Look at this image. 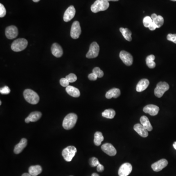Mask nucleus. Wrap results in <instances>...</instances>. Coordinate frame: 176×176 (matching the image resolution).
Returning <instances> with one entry per match:
<instances>
[{
  "instance_id": "nucleus-1",
  "label": "nucleus",
  "mask_w": 176,
  "mask_h": 176,
  "mask_svg": "<svg viewBox=\"0 0 176 176\" xmlns=\"http://www.w3.org/2000/svg\"><path fill=\"white\" fill-rule=\"evenodd\" d=\"M77 115L74 113H70L66 115L63 121V127L66 130H70L74 128L77 122Z\"/></svg>"
},
{
  "instance_id": "nucleus-2",
  "label": "nucleus",
  "mask_w": 176,
  "mask_h": 176,
  "mask_svg": "<svg viewBox=\"0 0 176 176\" xmlns=\"http://www.w3.org/2000/svg\"><path fill=\"white\" fill-rule=\"evenodd\" d=\"M109 7V2L107 0H97L91 6V11L93 13L105 11Z\"/></svg>"
},
{
  "instance_id": "nucleus-3",
  "label": "nucleus",
  "mask_w": 176,
  "mask_h": 176,
  "mask_svg": "<svg viewBox=\"0 0 176 176\" xmlns=\"http://www.w3.org/2000/svg\"><path fill=\"white\" fill-rule=\"evenodd\" d=\"M24 97L25 99L29 103L31 104H36L39 102V97L35 92L31 89H26L24 92Z\"/></svg>"
},
{
  "instance_id": "nucleus-4",
  "label": "nucleus",
  "mask_w": 176,
  "mask_h": 176,
  "mask_svg": "<svg viewBox=\"0 0 176 176\" xmlns=\"http://www.w3.org/2000/svg\"><path fill=\"white\" fill-rule=\"evenodd\" d=\"M28 41L24 38H19L13 42L11 48L13 51L19 52L23 51L28 46Z\"/></svg>"
},
{
  "instance_id": "nucleus-5",
  "label": "nucleus",
  "mask_w": 176,
  "mask_h": 176,
  "mask_svg": "<svg viewBox=\"0 0 176 176\" xmlns=\"http://www.w3.org/2000/svg\"><path fill=\"white\" fill-rule=\"evenodd\" d=\"M77 152V149L74 146H68L63 150L62 155L64 159L68 162L71 161Z\"/></svg>"
},
{
  "instance_id": "nucleus-6",
  "label": "nucleus",
  "mask_w": 176,
  "mask_h": 176,
  "mask_svg": "<svg viewBox=\"0 0 176 176\" xmlns=\"http://www.w3.org/2000/svg\"><path fill=\"white\" fill-rule=\"evenodd\" d=\"M169 89V85L165 82H159L154 90L155 95L159 98L161 97L165 92Z\"/></svg>"
},
{
  "instance_id": "nucleus-7",
  "label": "nucleus",
  "mask_w": 176,
  "mask_h": 176,
  "mask_svg": "<svg viewBox=\"0 0 176 176\" xmlns=\"http://www.w3.org/2000/svg\"><path fill=\"white\" fill-rule=\"evenodd\" d=\"M99 45L97 42H94L90 45L89 51L86 54V57L89 59L96 58L99 54Z\"/></svg>"
},
{
  "instance_id": "nucleus-8",
  "label": "nucleus",
  "mask_w": 176,
  "mask_h": 176,
  "mask_svg": "<svg viewBox=\"0 0 176 176\" xmlns=\"http://www.w3.org/2000/svg\"><path fill=\"white\" fill-rule=\"evenodd\" d=\"M81 34V29L79 22L74 21L71 25L70 29V36L71 38L74 39H78Z\"/></svg>"
},
{
  "instance_id": "nucleus-9",
  "label": "nucleus",
  "mask_w": 176,
  "mask_h": 176,
  "mask_svg": "<svg viewBox=\"0 0 176 176\" xmlns=\"http://www.w3.org/2000/svg\"><path fill=\"white\" fill-rule=\"evenodd\" d=\"M120 58L121 59L126 66H130L132 65L133 62V58L131 54L125 51H122L120 53Z\"/></svg>"
},
{
  "instance_id": "nucleus-10",
  "label": "nucleus",
  "mask_w": 176,
  "mask_h": 176,
  "mask_svg": "<svg viewBox=\"0 0 176 176\" xmlns=\"http://www.w3.org/2000/svg\"><path fill=\"white\" fill-rule=\"evenodd\" d=\"M6 37L9 39H13L16 38L18 35V30L16 26L11 25L6 28L5 31Z\"/></svg>"
},
{
  "instance_id": "nucleus-11",
  "label": "nucleus",
  "mask_w": 176,
  "mask_h": 176,
  "mask_svg": "<svg viewBox=\"0 0 176 176\" xmlns=\"http://www.w3.org/2000/svg\"><path fill=\"white\" fill-rule=\"evenodd\" d=\"M132 171V166L129 163H125L120 167L119 176H128Z\"/></svg>"
},
{
  "instance_id": "nucleus-12",
  "label": "nucleus",
  "mask_w": 176,
  "mask_h": 176,
  "mask_svg": "<svg viewBox=\"0 0 176 176\" xmlns=\"http://www.w3.org/2000/svg\"><path fill=\"white\" fill-rule=\"evenodd\" d=\"M168 162L165 159H161L157 162L153 164L151 166L153 170L155 172H159L167 166Z\"/></svg>"
},
{
  "instance_id": "nucleus-13",
  "label": "nucleus",
  "mask_w": 176,
  "mask_h": 176,
  "mask_svg": "<svg viewBox=\"0 0 176 176\" xmlns=\"http://www.w3.org/2000/svg\"><path fill=\"white\" fill-rule=\"evenodd\" d=\"M102 149L104 153L110 156H114L116 154V150L112 144L106 143L102 145Z\"/></svg>"
},
{
  "instance_id": "nucleus-14",
  "label": "nucleus",
  "mask_w": 176,
  "mask_h": 176,
  "mask_svg": "<svg viewBox=\"0 0 176 176\" xmlns=\"http://www.w3.org/2000/svg\"><path fill=\"white\" fill-rule=\"evenodd\" d=\"M75 9L74 6H71L67 8L64 14L63 20L65 22H69L74 17Z\"/></svg>"
},
{
  "instance_id": "nucleus-15",
  "label": "nucleus",
  "mask_w": 176,
  "mask_h": 176,
  "mask_svg": "<svg viewBox=\"0 0 176 176\" xmlns=\"http://www.w3.org/2000/svg\"><path fill=\"white\" fill-rule=\"evenodd\" d=\"M143 110L144 113L149 114L152 116H155L158 114L160 109L159 107L156 105L151 104V105H146L144 107Z\"/></svg>"
},
{
  "instance_id": "nucleus-16",
  "label": "nucleus",
  "mask_w": 176,
  "mask_h": 176,
  "mask_svg": "<svg viewBox=\"0 0 176 176\" xmlns=\"http://www.w3.org/2000/svg\"><path fill=\"white\" fill-rule=\"evenodd\" d=\"M52 54L56 57H61L63 54L62 48L57 43H54L51 48Z\"/></svg>"
},
{
  "instance_id": "nucleus-17",
  "label": "nucleus",
  "mask_w": 176,
  "mask_h": 176,
  "mask_svg": "<svg viewBox=\"0 0 176 176\" xmlns=\"http://www.w3.org/2000/svg\"><path fill=\"white\" fill-rule=\"evenodd\" d=\"M42 116V113L38 111L32 112L25 119V122L29 123L30 122H36L40 119Z\"/></svg>"
},
{
  "instance_id": "nucleus-18",
  "label": "nucleus",
  "mask_w": 176,
  "mask_h": 176,
  "mask_svg": "<svg viewBox=\"0 0 176 176\" xmlns=\"http://www.w3.org/2000/svg\"><path fill=\"white\" fill-rule=\"evenodd\" d=\"M28 141L26 138H22L18 144L16 145L14 149V152L16 154H19L23 151L27 146Z\"/></svg>"
},
{
  "instance_id": "nucleus-19",
  "label": "nucleus",
  "mask_w": 176,
  "mask_h": 176,
  "mask_svg": "<svg viewBox=\"0 0 176 176\" xmlns=\"http://www.w3.org/2000/svg\"><path fill=\"white\" fill-rule=\"evenodd\" d=\"M133 129L135 131L143 138H146L148 136V133L144 127L141 124H137L133 127Z\"/></svg>"
},
{
  "instance_id": "nucleus-20",
  "label": "nucleus",
  "mask_w": 176,
  "mask_h": 176,
  "mask_svg": "<svg viewBox=\"0 0 176 176\" xmlns=\"http://www.w3.org/2000/svg\"><path fill=\"white\" fill-rule=\"evenodd\" d=\"M149 85V81L147 79H142L139 81L136 87V90L138 92H142L146 90Z\"/></svg>"
},
{
  "instance_id": "nucleus-21",
  "label": "nucleus",
  "mask_w": 176,
  "mask_h": 176,
  "mask_svg": "<svg viewBox=\"0 0 176 176\" xmlns=\"http://www.w3.org/2000/svg\"><path fill=\"white\" fill-rule=\"evenodd\" d=\"M153 22L155 24L157 28H160L164 23V19L160 15H157L155 13L152 14L151 16Z\"/></svg>"
},
{
  "instance_id": "nucleus-22",
  "label": "nucleus",
  "mask_w": 176,
  "mask_h": 176,
  "mask_svg": "<svg viewBox=\"0 0 176 176\" xmlns=\"http://www.w3.org/2000/svg\"><path fill=\"white\" fill-rule=\"evenodd\" d=\"M66 91L70 96L74 97H78L80 96L79 90L72 86H68L66 87Z\"/></svg>"
},
{
  "instance_id": "nucleus-23",
  "label": "nucleus",
  "mask_w": 176,
  "mask_h": 176,
  "mask_svg": "<svg viewBox=\"0 0 176 176\" xmlns=\"http://www.w3.org/2000/svg\"><path fill=\"white\" fill-rule=\"evenodd\" d=\"M120 96V89H117V88H113L106 93L105 97L107 99H111L112 97L116 98L119 97Z\"/></svg>"
},
{
  "instance_id": "nucleus-24",
  "label": "nucleus",
  "mask_w": 176,
  "mask_h": 176,
  "mask_svg": "<svg viewBox=\"0 0 176 176\" xmlns=\"http://www.w3.org/2000/svg\"><path fill=\"white\" fill-rule=\"evenodd\" d=\"M141 124L148 131H151L153 130V127L150 122L147 116H142L140 119Z\"/></svg>"
},
{
  "instance_id": "nucleus-25",
  "label": "nucleus",
  "mask_w": 176,
  "mask_h": 176,
  "mask_svg": "<svg viewBox=\"0 0 176 176\" xmlns=\"http://www.w3.org/2000/svg\"><path fill=\"white\" fill-rule=\"evenodd\" d=\"M42 168L39 165L31 166L29 169V172L30 175L33 176H37L41 173Z\"/></svg>"
},
{
  "instance_id": "nucleus-26",
  "label": "nucleus",
  "mask_w": 176,
  "mask_h": 176,
  "mask_svg": "<svg viewBox=\"0 0 176 176\" xmlns=\"http://www.w3.org/2000/svg\"><path fill=\"white\" fill-rule=\"evenodd\" d=\"M120 31L122 34L123 37L128 41H131L132 40V32L129 30V29L126 28H121L120 29Z\"/></svg>"
},
{
  "instance_id": "nucleus-27",
  "label": "nucleus",
  "mask_w": 176,
  "mask_h": 176,
  "mask_svg": "<svg viewBox=\"0 0 176 176\" xmlns=\"http://www.w3.org/2000/svg\"><path fill=\"white\" fill-rule=\"evenodd\" d=\"M104 141L102 133L100 132H97L94 133V143L96 146H99Z\"/></svg>"
},
{
  "instance_id": "nucleus-28",
  "label": "nucleus",
  "mask_w": 176,
  "mask_h": 176,
  "mask_svg": "<svg viewBox=\"0 0 176 176\" xmlns=\"http://www.w3.org/2000/svg\"><path fill=\"white\" fill-rule=\"evenodd\" d=\"M155 56L154 55H150L146 59V65L150 69H153L156 67V63L154 62Z\"/></svg>"
},
{
  "instance_id": "nucleus-29",
  "label": "nucleus",
  "mask_w": 176,
  "mask_h": 176,
  "mask_svg": "<svg viewBox=\"0 0 176 176\" xmlns=\"http://www.w3.org/2000/svg\"><path fill=\"white\" fill-rule=\"evenodd\" d=\"M115 115V112L113 109L105 110L102 113V115L107 119H112Z\"/></svg>"
},
{
  "instance_id": "nucleus-30",
  "label": "nucleus",
  "mask_w": 176,
  "mask_h": 176,
  "mask_svg": "<svg viewBox=\"0 0 176 176\" xmlns=\"http://www.w3.org/2000/svg\"><path fill=\"white\" fill-rule=\"evenodd\" d=\"M153 22L152 19L150 16H146L143 19V24L145 28H148L150 25Z\"/></svg>"
},
{
  "instance_id": "nucleus-31",
  "label": "nucleus",
  "mask_w": 176,
  "mask_h": 176,
  "mask_svg": "<svg viewBox=\"0 0 176 176\" xmlns=\"http://www.w3.org/2000/svg\"><path fill=\"white\" fill-rule=\"evenodd\" d=\"M93 73L97 75L98 78H102L104 75L103 71L98 67L94 68L93 70Z\"/></svg>"
},
{
  "instance_id": "nucleus-32",
  "label": "nucleus",
  "mask_w": 176,
  "mask_h": 176,
  "mask_svg": "<svg viewBox=\"0 0 176 176\" xmlns=\"http://www.w3.org/2000/svg\"><path fill=\"white\" fill-rule=\"evenodd\" d=\"M66 78L70 83L75 82L77 80V79L76 75L74 74H69L66 76Z\"/></svg>"
},
{
  "instance_id": "nucleus-33",
  "label": "nucleus",
  "mask_w": 176,
  "mask_h": 176,
  "mask_svg": "<svg viewBox=\"0 0 176 176\" xmlns=\"http://www.w3.org/2000/svg\"><path fill=\"white\" fill-rule=\"evenodd\" d=\"M89 163H90V165L92 167H96L99 164V160L97 158L95 157L91 158L89 160Z\"/></svg>"
},
{
  "instance_id": "nucleus-34",
  "label": "nucleus",
  "mask_w": 176,
  "mask_h": 176,
  "mask_svg": "<svg viewBox=\"0 0 176 176\" xmlns=\"http://www.w3.org/2000/svg\"><path fill=\"white\" fill-rule=\"evenodd\" d=\"M69 81L67 80L66 77L61 78L60 80V85L64 87H67L68 86H69Z\"/></svg>"
},
{
  "instance_id": "nucleus-35",
  "label": "nucleus",
  "mask_w": 176,
  "mask_h": 176,
  "mask_svg": "<svg viewBox=\"0 0 176 176\" xmlns=\"http://www.w3.org/2000/svg\"><path fill=\"white\" fill-rule=\"evenodd\" d=\"M11 92V90L9 89L8 86L4 87L1 88L0 93L2 94H8Z\"/></svg>"
},
{
  "instance_id": "nucleus-36",
  "label": "nucleus",
  "mask_w": 176,
  "mask_h": 176,
  "mask_svg": "<svg viewBox=\"0 0 176 176\" xmlns=\"http://www.w3.org/2000/svg\"><path fill=\"white\" fill-rule=\"evenodd\" d=\"M6 9L4 5L0 4V17H4L6 14Z\"/></svg>"
},
{
  "instance_id": "nucleus-37",
  "label": "nucleus",
  "mask_w": 176,
  "mask_h": 176,
  "mask_svg": "<svg viewBox=\"0 0 176 176\" xmlns=\"http://www.w3.org/2000/svg\"><path fill=\"white\" fill-rule=\"evenodd\" d=\"M168 40L172 42L173 43L176 44V34H168L167 36Z\"/></svg>"
},
{
  "instance_id": "nucleus-38",
  "label": "nucleus",
  "mask_w": 176,
  "mask_h": 176,
  "mask_svg": "<svg viewBox=\"0 0 176 176\" xmlns=\"http://www.w3.org/2000/svg\"><path fill=\"white\" fill-rule=\"evenodd\" d=\"M98 77L97 76V75L95 74L94 73H92L88 75V78L90 80L94 81L97 79Z\"/></svg>"
},
{
  "instance_id": "nucleus-39",
  "label": "nucleus",
  "mask_w": 176,
  "mask_h": 176,
  "mask_svg": "<svg viewBox=\"0 0 176 176\" xmlns=\"http://www.w3.org/2000/svg\"><path fill=\"white\" fill-rule=\"evenodd\" d=\"M104 170V167L99 163L98 165L97 166V171L99 172H102Z\"/></svg>"
},
{
  "instance_id": "nucleus-40",
  "label": "nucleus",
  "mask_w": 176,
  "mask_h": 176,
  "mask_svg": "<svg viewBox=\"0 0 176 176\" xmlns=\"http://www.w3.org/2000/svg\"><path fill=\"white\" fill-rule=\"evenodd\" d=\"M148 28L150 30L153 31V30H155L157 28V27H156V25L155 24L154 22H152V23L150 25Z\"/></svg>"
},
{
  "instance_id": "nucleus-41",
  "label": "nucleus",
  "mask_w": 176,
  "mask_h": 176,
  "mask_svg": "<svg viewBox=\"0 0 176 176\" xmlns=\"http://www.w3.org/2000/svg\"><path fill=\"white\" fill-rule=\"evenodd\" d=\"M22 176H33L32 175H30L29 173H24Z\"/></svg>"
},
{
  "instance_id": "nucleus-42",
  "label": "nucleus",
  "mask_w": 176,
  "mask_h": 176,
  "mask_svg": "<svg viewBox=\"0 0 176 176\" xmlns=\"http://www.w3.org/2000/svg\"><path fill=\"white\" fill-rule=\"evenodd\" d=\"M92 176H99V175L96 173H93Z\"/></svg>"
},
{
  "instance_id": "nucleus-43",
  "label": "nucleus",
  "mask_w": 176,
  "mask_h": 176,
  "mask_svg": "<svg viewBox=\"0 0 176 176\" xmlns=\"http://www.w3.org/2000/svg\"><path fill=\"white\" fill-rule=\"evenodd\" d=\"M173 147H174L175 149L176 150V142H175L174 143V144H173Z\"/></svg>"
},
{
  "instance_id": "nucleus-44",
  "label": "nucleus",
  "mask_w": 176,
  "mask_h": 176,
  "mask_svg": "<svg viewBox=\"0 0 176 176\" xmlns=\"http://www.w3.org/2000/svg\"><path fill=\"white\" fill-rule=\"evenodd\" d=\"M107 1H114V2H117L119 0H107Z\"/></svg>"
},
{
  "instance_id": "nucleus-45",
  "label": "nucleus",
  "mask_w": 176,
  "mask_h": 176,
  "mask_svg": "<svg viewBox=\"0 0 176 176\" xmlns=\"http://www.w3.org/2000/svg\"><path fill=\"white\" fill-rule=\"evenodd\" d=\"M32 1H34V2H39V1H40V0H32Z\"/></svg>"
},
{
  "instance_id": "nucleus-46",
  "label": "nucleus",
  "mask_w": 176,
  "mask_h": 176,
  "mask_svg": "<svg viewBox=\"0 0 176 176\" xmlns=\"http://www.w3.org/2000/svg\"><path fill=\"white\" fill-rule=\"evenodd\" d=\"M2 104V102L1 101V102H0V105H1Z\"/></svg>"
},
{
  "instance_id": "nucleus-47",
  "label": "nucleus",
  "mask_w": 176,
  "mask_h": 176,
  "mask_svg": "<svg viewBox=\"0 0 176 176\" xmlns=\"http://www.w3.org/2000/svg\"><path fill=\"white\" fill-rule=\"evenodd\" d=\"M172 1H176V0H171Z\"/></svg>"
},
{
  "instance_id": "nucleus-48",
  "label": "nucleus",
  "mask_w": 176,
  "mask_h": 176,
  "mask_svg": "<svg viewBox=\"0 0 176 176\" xmlns=\"http://www.w3.org/2000/svg\"></svg>"
}]
</instances>
